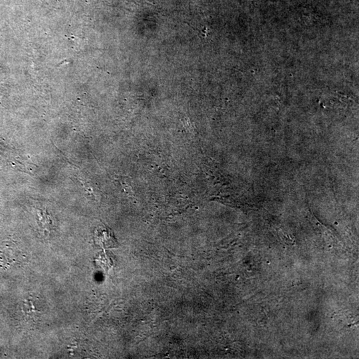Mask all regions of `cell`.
Listing matches in <instances>:
<instances>
[{
  "label": "cell",
  "instance_id": "obj_2",
  "mask_svg": "<svg viewBox=\"0 0 359 359\" xmlns=\"http://www.w3.org/2000/svg\"><path fill=\"white\" fill-rule=\"evenodd\" d=\"M38 216H39L41 227H43L45 230H50L51 228L52 222L47 214L46 212L40 211L38 213Z\"/></svg>",
  "mask_w": 359,
  "mask_h": 359
},
{
  "label": "cell",
  "instance_id": "obj_1",
  "mask_svg": "<svg viewBox=\"0 0 359 359\" xmlns=\"http://www.w3.org/2000/svg\"><path fill=\"white\" fill-rule=\"evenodd\" d=\"M95 240L103 248H113L117 244L113 234L106 227L97 228L95 231Z\"/></svg>",
  "mask_w": 359,
  "mask_h": 359
}]
</instances>
